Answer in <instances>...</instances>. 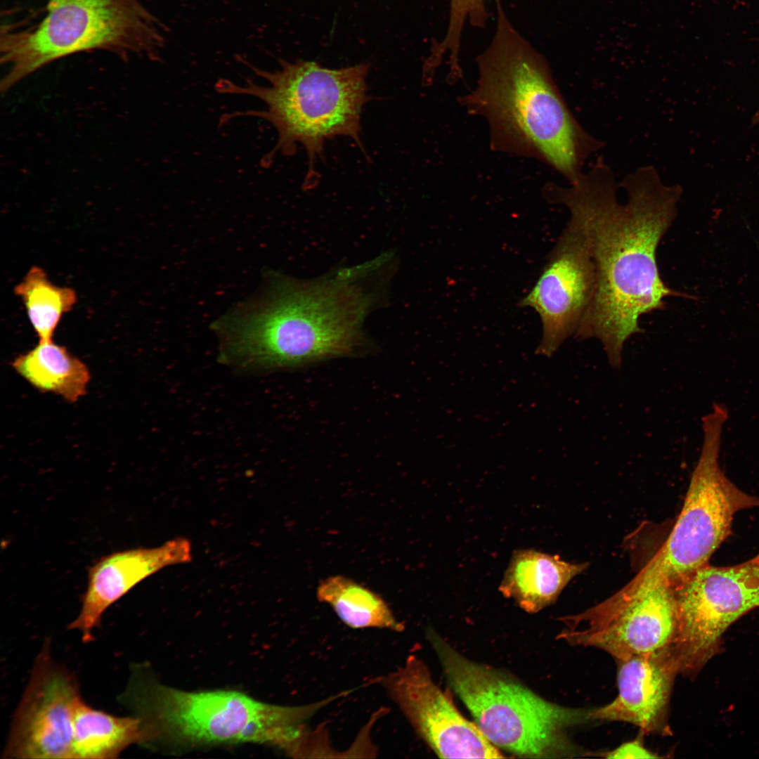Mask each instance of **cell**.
<instances>
[{
	"instance_id": "17",
	"label": "cell",
	"mask_w": 759,
	"mask_h": 759,
	"mask_svg": "<svg viewBox=\"0 0 759 759\" xmlns=\"http://www.w3.org/2000/svg\"><path fill=\"white\" fill-rule=\"evenodd\" d=\"M13 368L42 393H52L74 403L84 396L91 379L89 370L67 348L53 340L40 342L18 356Z\"/></svg>"
},
{
	"instance_id": "24",
	"label": "cell",
	"mask_w": 759,
	"mask_h": 759,
	"mask_svg": "<svg viewBox=\"0 0 759 759\" xmlns=\"http://www.w3.org/2000/svg\"><path fill=\"white\" fill-rule=\"evenodd\" d=\"M752 560H753V562H755V564H757L758 565H759V554H758V556H756L755 557H754L753 559H752Z\"/></svg>"
},
{
	"instance_id": "15",
	"label": "cell",
	"mask_w": 759,
	"mask_h": 759,
	"mask_svg": "<svg viewBox=\"0 0 759 759\" xmlns=\"http://www.w3.org/2000/svg\"><path fill=\"white\" fill-rule=\"evenodd\" d=\"M616 661L618 695L590 710V719L627 722L645 733L669 735L670 699L679 674L670 650Z\"/></svg>"
},
{
	"instance_id": "8",
	"label": "cell",
	"mask_w": 759,
	"mask_h": 759,
	"mask_svg": "<svg viewBox=\"0 0 759 759\" xmlns=\"http://www.w3.org/2000/svg\"><path fill=\"white\" fill-rule=\"evenodd\" d=\"M726 407L715 403L703 417V441L685 502L664 544L622 591L637 596L660 585L674 588L708 561L729 534L734 515L759 507V498L732 483L718 462Z\"/></svg>"
},
{
	"instance_id": "1",
	"label": "cell",
	"mask_w": 759,
	"mask_h": 759,
	"mask_svg": "<svg viewBox=\"0 0 759 759\" xmlns=\"http://www.w3.org/2000/svg\"><path fill=\"white\" fill-rule=\"evenodd\" d=\"M569 184L547 183L543 193L569 210L595 265L594 297L575 336L598 339L611 365L620 368L625 342L642 332V315L663 309L668 297L698 299L668 287L656 261L658 245L677 215L682 190L664 183L652 166H644L622 181L628 198L621 204L613 171L602 159Z\"/></svg>"
},
{
	"instance_id": "3",
	"label": "cell",
	"mask_w": 759,
	"mask_h": 759,
	"mask_svg": "<svg viewBox=\"0 0 759 759\" xmlns=\"http://www.w3.org/2000/svg\"><path fill=\"white\" fill-rule=\"evenodd\" d=\"M377 261L313 280L268 271L234 321L237 351L250 368H297L354 354L375 300L365 279Z\"/></svg>"
},
{
	"instance_id": "10",
	"label": "cell",
	"mask_w": 759,
	"mask_h": 759,
	"mask_svg": "<svg viewBox=\"0 0 759 759\" xmlns=\"http://www.w3.org/2000/svg\"><path fill=\"white\" fill-rule=\"evenodd\" d=\"M563 621L562 639L602 649L616 660L661 652L670 649L676 635L674 590L660 585L630 599L611 596Z\"/></svg>"
},
{
	"instance_id": "12",
	"label": "cell",
	"mask_w": 759,
	"mask_h": 759,
	"mask_svg": "<svg viewBox=\"0 0 759 759\" xmlns=\"http://www.w3.org/2000/svg\"><path fill=\"white\" fill-rule=\"evenodd\" d=\"M595 285L587 239L570 219L536 284L519 303L533 309L540 318L543 337L536 354L551 356L568 337L576 335L592 303Z\"/></svg>"
},
{
	"instance_id": "23",
	"label": "cell",
	"mask_w": 759,
	"mask_h": 759,
	"mask_svg": "<svg viewBox=\"0 0 759 759\" xmlns=\"http://www.w3.org/2000/svg\"><path fill=\"white\" fill-rule=\"evenodd\" d=\"M751 123H752V125H755L756 124L759 123V109L757 110V112L754 115V116H753V117L752 119Z\"/></svg>"
},
{
	"instance_id": "14",
	"label": "cell",
	"mask_w": 759,
	"mask_h": 759,
	"mask_svg": "<svg viewBox=\"0 0 759 759\" xmlns=\"http://www.w3.org/2000/svg\"><path fill=\"white\" fill-rule=\"evenodd\" d=\"M191 559L190 543L183 538L157 547L129 549L100 557L89 569L79 614L68 629L79 630L84 642L92 641L93 630L112 604L162 569Z\"/></svg>"
},
{
	"instance_id": "20",
	"label": "cell",
	"mask_w": 759,
	"mask_h": 759,
	"mask_svg": "<svg viewBox=\"0 0 759 759\" xmlns=\"http://www.w3.org/2000/svg\"><path fill=\"white\" fill-rule=\"evenodd\" d=\"M21 299L39 341L53 340L54 332L63 315L77 301L74 290L53 284L46 271L34 266L14 289Z\"/></svg>"
},
{
	"instance_id": "9",
	"label": "cell",
	"mask_w": 759,
	"mask_h": 759,
	"mask_svg": "<svg viewBox=\"0 0 759 759\" xmlns=\"http://www.w3.org/2000/svg\"><path fill=\"white\" fill-rule=\"evenodd\" d=\"M673 590L677 628L670 651L679 674L692 677L719 652L727 628L759 606V565L707 564Z\"/></svg>"
},
{
	"instance_id": "19",
	"label": "cell",
	"mask_w": 759,
	"mask_h": 759,
	"mask_svg": "<svg viewBox=\"0 0 759 759\" xmlns=\"http://www.w3.org/2000/svg\"><path fill=\"white\" fill-rule=\"evenodd\" d=\"M316 597L319 602L330 606L338 618L351 628H374L394 632L405 628L380 595L345 576H332L321 580Z\"/></svg>"
},
{
	"instance_id": "5",
	"label": "cell",
	"mask_w": 759,
	"mask_h": 759,
	"mask_svg": "<svg viewBox=\"0 0 759 759\" xmlns=\"http://www.w3.org/2000/svg\"><path fill=\"white\" fill-rule=\"evenodd\" d=\"M122 702L141 719L149 741L184 745L252 742L295 754L305 723L333 701L332 696L298 706L257 701L235 691L186 692L163 685L133 668ZM148 741V742H149Z\"/></svg>"
},
{
	"instance_id": "16",
	"label": "cell",
	"mask_w": 759,
	"mask_h": 759,
	"mask_svg": "<svg viewBox=\"0 0 759 759\" xmlns=\"http://www.w3.org/2000/svg\"><path fill=\"white\" fill-rule=\"evenodd\" d=\"M586 567L585 563L568 562L533 550H518L512 554L499 590L526 612L537 613L554 602Z\"/></svg>"
},
{
	"instance_id": "7",
	"label": "cell",
	"mask_w": 759,
	"mask_h": 759,
	"mask_svg": "<svg viewBox=\"0 0 759 759\" xmlns=\"http://www.w3.org/2000/svg\"><path fill=\"white\" fill-rule=\"evenodd\" d=\"M450 686L495 746L524 758L568 755L567 731L592 720L590 711L549 701L498 669L468 659L434 630H427Z\"/></svg>"
},
{
	"instance_id": "18",
	"label": "cell",
	"mask_w": 759,
	"mask_h": 759,
	"mask_svg": "<svg viewBox=\"0 0 759 759\" xmlns=\"http://www.w3.org/2000/svg\"><path fill=\"white\" fill-rule=\"evenodd\" d=\"M147 740L143 723L137 716H115L95 709L82 700L77 706L72 758H116L130 745Z\"/></svg>"
},
{
	"instance_id": "2",
	"label": "cell",
	"mask_w": 759,
	"mask_h": 759,
	"mask_svg": "<svg viewBox=\"0 0 759 759\" xmlns=\"http://www.w3.org/2000/svg\"><path fill=\"white\" fill-rule=\"evenodd\" d=\"M496 3L495 33L476 58V84L458 102L485 119L491 150L537 160L573 183L602 143L578 122L545 58Z\"/></svg>"
},
{
	"instance_id": "4",
	"label": "cell",
	"mask_w": 759,
	"mask_h": 759,
	"mask_svg": "<svg viewBox=\"0 0 759 759\" xmlns=\"http://www.w3.org/2000/svg\"><path fill=\"white\" fill-rule=\"evenodd\" d=\"M242 62L268 85L261 86L247 79L243 85L220 79L215 89L220 93L247 95L265 104L264 110H250L223 115L220 124L239 117H258L269 122L278 135L273 148L262 159L270 165L278 153L292 156L297 144L306 150L308 169L304 186L317 183L320 176L316 163L323 159L327 140L337 136L353 139L363 153L361 115L363 105L371 99L366 78L370 63L339 69H329L314 61L278 59L280 67L267 71Z\"/></svg>"
},
{
	"instance_id": "22",
	"label": "cell",
	"mask_w": 759,
	"mask_h": 759,
	"mask_svg": "<svg viewBox=\"0 0 759 759\" xmlns=\"http://www.w3.org/2000/svg\"><path fill=\"white\" fill-rule=\"evenodd\" d=\"M600 757L618 759L659 758L656 753L647 748L639 739L625 742L613 750L602 753Z\"/></svg>"
},
{
	"instance_id": "21",
	"label": "cell",
	"mask_w": 759,
	"mask_h": 759,
	"mask_svg": "<svg viewBox=\"0 0 759 759\" xmlns=\"http://www.w3.org/2000/svg\"><path fill=\"white\" fill-rule=\"evenodd\" d=\"M486 0H450L448 19L457 26H481L489 18Z\"/></svg>"
},
{
	"instance_id": "13",
	"label": "cell",
	"mask_w": 759,
	"mask_h": 759,
	"mask_svg": "<svg viewBox=\"0 0 759 759\" xmlns=\"http://www.w3.org/2000/svg\"><path fill=\"white\" fill-rule=\"evenodd\" d=\"M72 673L45 645L15 713L4 755L11 758H72L74 718L82 701Z\"/></svg>"
},
{
	"instance_id": "6",
	"label": "cell",
	"mask_w": 759,
	"mask_h": 759,
	"mask_svg": "<svg viewBox=\"0 0 759 759\" xmlns=\"http://www.w3.org/2000/svg\"><path fill=\"white\" fill-rule=\"evenodd\" d=\"M44 6L34 24L1 28V91L72 54L100 50L154 60L166 42L164 25L140 0H46Z\"/></svg>"
},
{
	"instance_id": "11",
	"label": "cell",
	"mask_w": 759,
	"mask_h": 759,
	"mask_svg": "<svg viewBox=\"0 0 759 759\" xmlns=\"http://www.w3.org/2000/svg\"><path fill=\"white\" fill-rule=\"evenodd\" d=\"M376 680L439 758H505L476 723L458 711L417 655H409L403 665Z\"/></svg>"
}]
</instances>
